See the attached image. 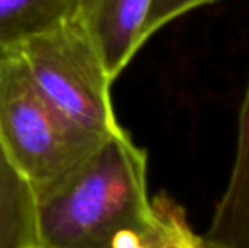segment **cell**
Masks as SVG:
<instances>
[{"label": "cell", "mask_w": 249, "mask_h": 248, "mask_svg": "<svg viewBox=\"0 0 249 248\" xmlns=\"http://www.w3.org/2000/svg\"><path fill=\"white\" fill-rule=\"evenodd\" d=\"M37 248H112L153 214L148 155L124 128L75 170L36 192Z\"/></svg>", "instance_id": "cell-1"}, {"label": "cell", "mask_w": 249, "mask_h": 248, "mask_svg": "<svg viewBox=\"0 0 249 248\" xmlns=\"http://www.w3.org/2000/svg\"><path fill=\"white\" fill-rule=\"evenodd\" d=\"M107 138L59 113L34 85L19 55L5 51L0 61V145L34 194L68 175Z\"/></svg>", "instance_id": "cell-2"}, {"label": "cell", "mask_w": 249, "mask_h": 248, "mask_svg": "<svg viewBox=\"0 0 249 248\" xmlns=\"http://www.w3.org/2000/svg\"><path fill=\"white\" fill-rule=\"evenodd\" d=\"M10 50L39 92L70 121L104 138L122 128L110 95L114 80L73 16Z\"/></svg>", "instance_id": "cell-3"}, {"label": "cell", "mask_w": 249, "mask_h": 248, "mask_svg": "<svg viewBox=\"0 0 249 248\" xmlns=\"http://www.w3.org/2000/svg\"><path fill=\"white\" fill-rule=\"evenodd\" d=\"M151 3L153 0H76L73 17L95 46L112 80L148 41Z\"/></svg>", "instance_id": "cell-4"}, {"label": "cell", "mask_w": 249, "mask_h": 248, "mask_svg": "<svg viewBox=\"0 0 249 248\" xmlns=\"http://www.w3.org/2000/svg\"><path fill=\"white\" fill-rule=\"evenodd\" d=\"M203 238L210 248H249V80L239 111L229 182Z\"/></svg>", "instance_id": "cell-5"}, {"label": "cell", "mask_w": 249, "mask_h": 248, "mask_svg": "<svg viewBox=\"0 0 249 248\" xmlns=\"http://www.w3.org/2000/svg\"><path fill=\"white\" fill-rule=\"evenodd\" d=\"M0 248H37L36 195L0 145Z\"/></svg>", "instance_id": "cell-6"}, {"label": "cell", "mask_w": 249, "mask_h": 248, "mask_svg": "<svg viewBox=\"0 0 249 248\" xmlns=\"http://www.w3.org/2000/svg\"><path fill=\"white\" fill-rule=\"evenodd\" d=\"M151 206L148 221L119 233L112 248H210L194 231L185 208L171 195L161 192L151 197Z\"/></svg>", "instance_id": "cell-7"}, {"label": "cell", "mask_w": 249, "mask_h": 248, "mask_svg": "<svg viewBox=\"0 0 249 248\" xmlns=\"http://www.w3.org/2000/svg\"><path fill=\"white\" fill-rule=\"evenodd\" d=\"M76 0H0V48L10 50L73 16Z\"/></svg>", "instance_id": "cell-8"}, {"label": "cell", "mask_w": 249, "mask_h": 248, "mask_svg": "<svg viewBox=\"0 0 249 248\" xmlns=\"http://www.w3.org/2000/svg\"><path fill=\"white\" fill-rule=\"evenodd\" d=\"M213 2H219V0H153L148 20H146V38L149 39L161 27L178 19L183 14Z\"/></svg>", "instance_id": "cell-9"}, {"label": "cell", "mask_w": 249, "mask_h": 248, "mask_svg": "<svg viewBox=\"0 0 249 248\" xmlns=\"http://www.w3.org/2000/svg\"><path fill=\"white\" fill-rule=\"evenodd\" d=\"M5 51H7V50H2V48H0V61H2L3 55H5Z\"/></svg>", "instance_id": "cell-10"}]
</instances>
